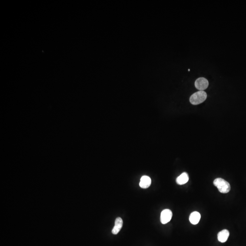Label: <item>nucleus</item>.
Returning <instances> with one entry per match:
<instances>
[{"mask_svg": "<svg viewBox=\"0 0 246 246\" xmlns=\"http://www.w3.org/2000/svg\"><path fill=\"white\" fill-rule=\"evenodd\" d=\"M213 184L217 188L218 191L221 193H227L229 192L231 190L230 184L226 180L221 178H218L216 179L213 182Z\"/></svg>", "mask_w": 246, "mask_h": 246, "instance_id": "obj_1", "label": "nucleus"}, {"mask_svg": "<svg viewBox=\"0 0 246 246\" xmlns=\"http://www.w3.org/2000/svg\"><path fill=\"white\" fill-rule=\"evenodd\" d=\"M207 98V93L204 91H199L191 96L190 101L191 104L197 105L203 102Z\"/></svg>", "mask_w": 246, "mask_h": 246, "instance_id": "obj_2", "label": "nucleus"}, {"mask_svg": "<svg viewBox=\"0 0 246 246\" xmlns=\"http://www.w3.org/2000/svg\"><path fill=\"white\" fill-rule=\"evenodd\" d=\"M196 88L200 91H203L207 89L209 85V82L206 78H200L196 79L195 82Z\"/></svg>", "mask_w": 246, "mask_h": 246, "instance_id": "obj_3", "label": "nucleus"}, {"mask_svg": "<svg viewBox=\"0 0 246 246\" xmlns=\"http://www.w3.org/2000/svg\"><path fill=\"white\" fill-rule=\"evenodd\" d=\"M172 212L170 210L165 209L161 213V222L162 224H165L169 222L171 219Z\"/></svg>", "mask_w": 246, "mask_h": 246, "instance_id": "obj_4", "label": "nucleus"}, {"mask_svg": "<svg viewBox=\"0 0 246 246\" xmlns=\"http://www.w3.org/2000/svg\"><path fill=\"white\" fill-rule=\"evenodd\" d=\"M123 222L120 217H118L115 221V226L113 227L112 233L113 234H117L120 232L123 226Z\"/></svg>", "mask_w": 246, "mask_h": 246, "instance_id": "obj_5", "label": "nucleus"}, {"mask_svg": "<svg viewBox=\"0 0 246 246\" xmlns=\"http://www.w3.org/2000/svg\"><path fill=\"white\" fill-rule=\"evenodd\" d=\"M151 180L150 177L147 175H144L140 179V186L143 189H146L150 186Z\"/></svg>", "mask_w": 246, "mask_h": 246, "instance_id": "obj_6", "label": "nucleus"}, {"mask_svg": "<svg viewBox=\"0 0 246 246\" xmlns=\"http://www.w3.org/2000/svg\"><path fill=\"white\" fill-rule=\"evenodd\" d=\"M229 231L226 229H224L218 233L217 234V239L221 243H225L227 241L229 236Z\"/></svg>", "mask_w": 246, "mask_h": 246, "instance_id": "obj_7", "label": "nucleus"}, {"mask_svg": "<svg viewBox=\"0 0 246 246\" xmlns=\"http://www.w3.org/2000/svg\"><path fill=\"white\" fill-rule=\"evenodd\" d=\"M200 214L197 212H194L191 213L189 217L190 222L193 225H196L199 222L201 219Z\"/></svg>", "mask_w": 246, "mask_h": 246, "instance_id": "obj_8", "label": "nucleus"}, {"mask_svg": "<svg viewBox=\"0 0 246 246\" xmlns=\"http://www.w3.org/2000/svg\"><path fill=\"white\" fill-rule=\"evenodd\" d=\"M189 176L187 173L184 172L176 178V183L180 185L187 183L189 180Z\"/></svg>", "mask_w": 246, "mask_h": 246, "instance_id": "obj_9", "label": "nucleus"}, {"mask_svg": "<svg viewBox=\"0 0 246 246\" xmlns=\"http://www.w3.org/2000/svg\"><path fill=\"white\" fill-rule=\"evenodd\" d=\"M188 71H190V69H188Z\"/></svg>", "mask_w": 246, "mask_h": 246, "instance_id": "obj_10", "label": "nucleus"}]
</instances>
